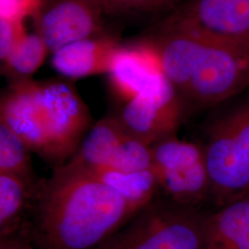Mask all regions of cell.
<instances>
[{"instance_id":"6da1fadb","label":"cell","mask_w":249,"mask_h":249,"mask_svg":"<svg viewBox=\"0 0 249 249\" xmlns=\"http://www.w3.org/2000/svg\"><path fill=\"white\" fill-rule=\"evenodd\" d=\"M134 216L116 190L66 163L42 180L21 229L38 249H95Z\"/></svg>"},{"instance_id":"d6986e66","label":"cell","mask_w":249,"mask_h":249,"mask_svg":"<svg viewBox=\"0 0 249 249\" xmlns=\"http://www.w3.org/2000/svg\"><path fill=\"white\" fill-rule=\"evenodd\" d=\"M107 15L158 11L176 5L181 0H98Z\"/></svg>"},{"instance_id":"2e32d148","label":"cell","mask_w":249,"mask_h":249,"mask_svg":"<svg viewBox=\"0 0 249 249\" xmlns=\"http://www.w3.org/2000/svg\"><path fill=\"white\" fill-rule=\"evenodd\" d=\"M30 153L17 134L6 124H0V174L14 176L36 189L43 179L37 177Z\"/></svg>"},{"instance_id":"5b68a950","label":"cell","mask_w":249,"mask_h":249,"mask_svg":"<svg viewBox=\"0 0 249 249\" xmlns=\"http://www.w3.org/2000/svg\"><path fill=\"white\" fill-rule=\"evenodd\" d=\"M210 36L184 97L187 107H213L249 86V40Z\"/></svg>"},{"instance_id":"7402d4cb","label":"cell","mask_w":249,"mask_h":249,"mask_svg":"<svg viewBox=\"0 0 249 249\" xmlns=\"http://www.w3.org/2000/svg\"><path fill=\"white\" fill-rule=\"evenodd\" d=\"M0 249H38L23 229L0 236Z\"/></svg>"},{"instance_id":"ac0fdd59","label":"cell","mask_w":249,"mask_h":249,"mask_svg":"<svg viewBox=\"0 0 249 249\" xmlns=\"http://www.w3.org/2000/svg\"><path fill=\"white\" fill-rule=\"evenodd\" d=\"M107 166L125 172L153 169L151 146L127 134Z\"/></svg>"},{"instance_id":"7c38bea8","label":"cell","mask_w":249,"mask_h":249,"mask_svg":"<svg viewBox=\"0 0 249 249\" xmlns=\"http://www.w3.org/2000/svg\"><path fill=\"white\" fill-rule=\"evenodd\" d=\"M202 249H249V196L209 215Z\"/></svg>"},{"instance_id":"277c9868","label":"cell","mask_w":249,"mask_h":249,"mask_svg":"<svg viewBox=\"0 0 249 249\" xmlns=\"http://www.w3.org/2000/svg\"><path fill=\"white\" fill-rule=\"evenodd\" d=\"M211 193L223 205L249 192V101L211 125L203 148Z\"/></svg>"},{"instance_id":"4fadbf2b","label":"cell","mask_w":249,"mask_h":249,"mask_svg":"<svg viewBox=\"0 0 249 249\" xmlns=\"http://www.w3.org/2000/svg\"><path fill=\"white\" fill-rule=\"evenodd\" d=\"M126 135L116 114L105 116L91 126L67 163L84 171L107 166Z\"/></svg>"},{"instance_id":"7a4b0ae2","label":"cell","mask_w":249,"mask_h":249,"mask_svg":"<svg viewBox=\"0 0 249 249\" xmlns=\"http://www.w3.org/2000/svg\"><path fill=\"white\" fill-rule=\"evenodd\" d=\"M0 124L56 170L79 149L89 132L91 116L70 80L28 79L9 82L3 91Z\"/></svg>"},{"instance_id":"3957f363","label":"cell","mask_w":249,"mask_h":249,"mask_svg":"<svg viewBox=\"0 0 249 249\" xmlns=\"http://www.w3.org/2000/svg\"><path fill=\"white\" fill-rule=\"evenodd\" d=\"M209 215L154 198L95 249H202Z\"/></svg>"},{"instance_id":"5bb4252c","label":"cell","mask_w":249,"mask_h":249,"mask_svg":"<svg viewBox=\"0 0 249 249\" xmlns=\"http://www.w3.org/2000/svg\"><path fill=\"white\" fill-rule=\"evenodd\" d=\"M85 172L116 190L135 215L151 203L159 188L154 169L125 172L100 166Z\"/></svg>"},{"instance_id":"e0dca14e","label":"cell","mask_w":249,"mask_h":249,"mask_svg":"<svg viewBox=\"0 0 249 249\" xmlns=\"http://www.w3.org/2000/svg\"><path fill=\"white\" fill-rule=\"evenodd\" d=\"M48 52L44 40L37 32L27 33L2 63V73L10 82L32 79L31 77L45 61Z\"/></svg>"},{"instance_id":"9c48e42d","label":"cell","mask_w":249,"mask_h":249,"mask_svg":"<svg viewBox=\"0 0 249 249\" xmlns=\"http://www.w3.org/2000/svg\"><path fill=\"white\" fill-rule=\"evenodd\" d=\"M109 84L123 105L151 89L164 76L158 53L147 40L123 46L108 74Z\"/></svg>"},{"instance_id":"ffe728a7","label":"cell","mask_w":249,"mask_h":249,"mask_svg":"<svg viewBox=\"0 0 249 249\" xmlns=\"http://www.w3.org/2000/svg\"><path fill=\"white\" fill-rule=\"evenodd\" d=\"M21 18H0V58L3 63L27 34Z\"/></svg>"},{"instance_id":"ba28073f","label":"cell","mask_w":249,"mask_h":249,"mask_svg":"<svg viewBox=\"0 0 249 249\" xmlns=\"http://www.w3.org/2000/svg\"><path fill=\"white\" fill-rule=\"evenodd\" d=\"M106 12L98 0H44L36 15V32L49 52L104 35Z\"/></svg>"},{"instance_id":"44dd1931","label":"cell","mask_w":249,"mask_h":249,"mask_svg":"<svg viewBox=\"0 0 249 249\" xmlns=\"http://www.w3.org/2000/svg\"><path fill=\"white\" fill-rule=\"evenodd\" d=\"M44 0H0V18H35Z\"/></svg>"},{"instance_id":"52a82bcc","label":"cell","mask_w":249,"mask_h":249,"mask_svg":"<svg viewBox=\"0 0 249 249\" xmlns=\"http://www.w3.org/2000/svg\"><path fill=\"white\" fill-rule=\"evenodd\" d=\"M187 108L164 76L151 89L124 104L116 115L126 133L151 146L174 136Z\"/></svg>"},{"instance_id":"8992f818","label":"cell","mask_w":249,"mask_h":249,"mask_svg":"<svg viewBox=\"0 0 249 249\" xmlns=\"http://www.w3.org/2000/svg\"><path fill=\"white\" fill-rule=\"evenodd\" d=\"M159 188L177 204L196 207L211 193L203 148L172 136L151 145Z\"/></svg>"},{"instance_id":"8fae6325","label":"cell","mask_w":249,"mask_h":249,"mask_svg":"<svg viewBox=\"0 0 249 249\" xmlns=\"http://www.w3.org/2000/svg\"><path fill=\"white\" fill-rule=\"evenodd\" d=\"M178 13L212 36L249 40V0H189Z\"/></svg>"},{"instance_id":"30bf717a","label":"cell","mask_w":249,"mask_h":249,"mask_svg":"<svg viewBox=\"0 0 249 249\" xmlns=\"http://www.w3.org/2000/svg\"><path fill=\"white\" fill-rule=\"evenodd\" d=\"M124 45L115 36H93L66 45L53 53L51 64L67 79L109 74Z\"/></svg>"},{"instance_id":"9a60e30c","label":"cell","mask_w":249,"mask_h":249,"mask_svg":"<svg viewBox=\"0 0 249 249\" xmlns=\"http://www.w3.org/2000/svg\"><path fill=\"white\" fill-rule=\"evenodd\" d=\"M38 188L14 176L0 174V236L22 228Z\"/></svg>"}]
</instances>
